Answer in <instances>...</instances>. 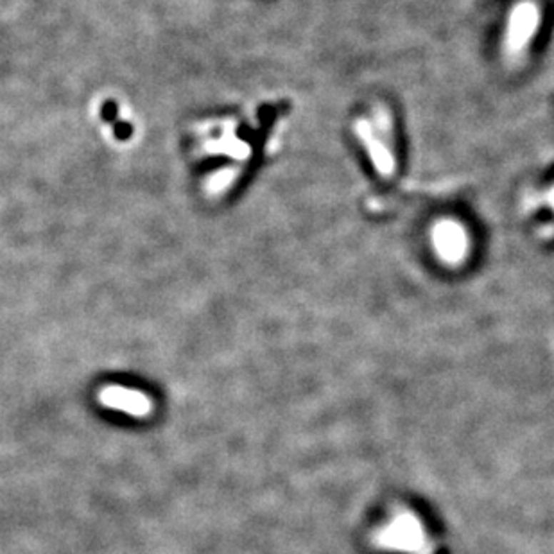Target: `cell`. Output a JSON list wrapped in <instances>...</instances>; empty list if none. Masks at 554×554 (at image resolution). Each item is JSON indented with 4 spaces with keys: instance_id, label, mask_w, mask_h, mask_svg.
Masks as SVG:
<instances>
[{
    "instance_id": "3",
    "label": "cell",
    "mask_w": 554,
    "mask_h": 554,
    "mask_svg": "<svg viewBox=\"0 0 554 554\" xmlns=\"http://www.w3.org/2000/svg\"><path fill=\"white\" fill-rule=\"evenodd\" d=\"M540 13L538 8L531 2H522L511 13L510 27H508L506 47L510 54H517L518 51L525 47L531 36L535 34L536 26H538Z\"/></svg>"
},
{
    "instance_id": "7",
    "label": "cell",
    "mask_w": 554,
    "mask_h": 554,
    "mask_svg": "<svg viewBox=\"0 0 554 554\" xmlns=\"http://www.w3.org/2000/svg\"><path fill=\"white\" fill-rule=\"evenodd\" d=\"M545 201L549 203V205L553 206V208H554V188H553V191L549 192V196H547V199H545Z\"/></svg>"
},
{
    "instance_id": "1",
    "label": "cell",
    "mask_w": 554,
    "mask_h": 554,
    "mask_svg": "<svg viewBox=\"0 0 554 554\" xmlns=\"http://www.w3.org/2000/svg\"><path fill=\"white\" fill-rule=\"evenodd\" d=\"M423 540H425V535H423L422 525L409 513H404L395 518L391 525L378 535V542L382 545L398 550H409V553L423 549L425 547Z\"/></svg>"
},
{
    "instance_id": "5",
    "label": "cell",
    "mask_w": 554,
    "mask_h": 554,
    "mask_svg": "<svg viewBox=\"0 0 554 554\" xmlns=\"http://www.w3.org/2000/svg\"><path fill=\"white\" fill-rule=\"evenodd\" d=\"M356 133L359 135V138L363 140L364 146H366L368 153H370L371 156V162H373V166L377 167L378 173H381L382 176H391L393 169H395L391 151H389L388 146H386V143L375 135L370 122L366 121L357 122Z\"/></svg>"
},
{
    "instance_id": "4",
    "label": "cell",
    "mask_w": 554,
    "mask_h": 554,
    "mask_svg": "<svg viewBox=\"0 0 554 554\" xmlns=\"http://www.w3.org/2000/svg\"><path fill=\"white\" fill-rule=\"evenodd\" d=\"M101 404L126 411L133 416H146L151 411V402L143 393L119 388V386H110L101 391Z\"/></svg>"
},
{
    "instance_id": "2",
    "label": "cell",
    "mask_w": 554,
    "mask_h": 554,
    "mask_svg": "<svg viewBox=\"0 0 554 554\" xmlns=\"http://www.w3.org/2000/svg\"><path fill=\"white\" fill-rule=\"evenodd\" d=\"M433 241L438 255L448 264H459L468 250L465 230L454 221L438 223L433 230Z\"/></svg>"
},
{
    "instance_id": "6",
    "label": "cell",
    "mask_w": 554,
    "mask_h": 554,
    "mask_svg": "<svg viewBox=\"0 0 554 554\" xmlns=\"http://www.w3.org/2000/svg\"><path fill=\"white\" fill-rule=\"evenodd\" d=\"M422 554H448V549L440 542H427Z\"/></svg>"
}]
</instances>
